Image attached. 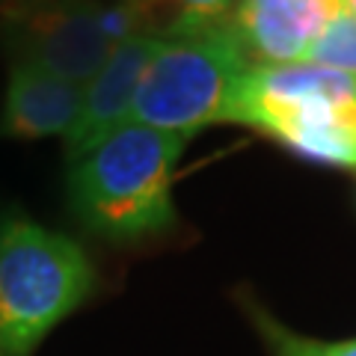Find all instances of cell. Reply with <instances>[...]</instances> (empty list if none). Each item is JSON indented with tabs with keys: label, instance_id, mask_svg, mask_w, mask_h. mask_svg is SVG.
I'll list each match as a JSON object with an SVG mask.
<instances>
[{
	"label": "cell",
	"instance_id": "7c38bea8",
	"mask_svg": "<svg viewBox=\"0 0 356 356\" xmlns=\"http://www.w3.org/2000/svg\"><path fill=\"white\" fill-rule=\"evenodd\" d=\"M341 9H344V13H350V15L356 18V0H341Z\"/></svg>",
	"mask_w": 356,
	"mask_h": 356
},
{
	"label": "cell",
	"instance_id": "ba28073f",
	"mask_svg": "<svg viewBox=\"0 0 356 356\" xmlns=\"http://www.w3.org/2000/svg\"><path fill=\"white\" fill-rule=\"evenodd\" d=\"M83 104V86L33 60L15 57L9 65L0 104V137L48 140L69 137Z\"/></svg>",
	"mask_w": 356,
	"mask_h": 356
},
{
	"label": "cell",
	"instance_id": "9c48e42d",
	"mask_svg": "<svg viewBox=\"0 0 356 356\" xmlns=\"http://www.w3.org/2000/svg\"><path fill=\"white\" fill-rule=\"evenodd\" d=\"M140 13L143 24L161 36L205 33L232 27L238 0H125Z\"/></svg>",
	"mask_w": 356,
	"mask_h": 356
},
{
	"label": "cell",
	"instance_id": "3957f363",
	"mask_svg": "<svg viewBox=\"0 0 356 356\" xmlns=\"http://www.w3.org/2000/svg\"><path fill=\"white\" fill-rule=\"evenodd\" d=\"M95 288L77 241L9 211L0 217V356H33Z\"/></svg>",
	"mask_w": 356,
	"mask_h": 356
},
{
	"label": "cell",
	"instance_id": "8fae6325",
	"mask_svg": "<svg viewBox=\"0 0 356 356\" xmlns=\"http://www.w3.org/2000/svg\"><path fill=\"white\" fill-rule=\"evenodd\" d=\"M303 63L327 65V69L356 72V18L350 13H341L324 27L318 42L312 44Z\"/></svg>",
	"mask_w": 356,
	"mask_h": 356
},
{
	"label": "cell",
	"instance_id": "30bf717a",
	"mask_svg": "<svg viewBox=\"0 0 356 356\" xmlns=\"http://www.w3.org/2000/svg\"><path fill=\"white\" fill-rule=\"evenodd\" d=\"M250 315H252L255 330L261 332V339L267 341V348H270L273 356H356V339L321 341V339L297 336L294 330L280 324L270 312H264L255 303H250Z\"/></svg>",
	"mask_w": 356,
	"mask_h": 356
},
{
	"label": "cell",
	"instance_id": "277c9868",
	"mask_svg": "<svg viewBox=\"0 0 356 356\" xmlns=\"http://www.w3.org/2000/svg\"><path fill=\"white\" fill-rule=\"evenodd\" d=\"M250 65L232 27L161 36L140 81L131 122L187 140L208 125L232 122Z\"/></svg>",
	"mask_w": 356,
	"mask_h": 356
},
{
	"label": "cell",
	"instance_id": "7a4b0ae2",
	"mask_svg": "<svg viewBox=\"0 0 356 356\" xmlns=\"http://www.w3.org/2000/svg\"><path fill=\"white\" fill-rule=\"evenodd\" d=\"M232 122L303 161L356 170V72L315 63L250 65Z\"/></svg>",
	"mask_w": 356,
	"mask_h": 356
},
{
	"label": "cell",
	"instance_id": "52a82bcc",
	"mask_svg": "<svg viewBox=\"0 0 356 356\" xmlns=\"http://www.w3.org/2000/svg\"><path fill=\"white\" fill-rule=\"evenodd\" d=\"M341 0H238L232 30L252 65L303 63Z\"/></svg>",
	"mask_w": 356,
	"mask_h": 356
},
{
	"label": "cell",
	"instance_id": "8992f818",
	"mask_svg": "<svg viewBox=\"0 0 356 356\" xmlns=\"http://www.w3.org/2000/svg\"><path fill=\"white\" fill-rule=\"evenodd\" d=\"M161 42V33L137 30L122 39L98 74L83 86V104L74 128L65 137V158L77 161L92 152L110 134L125 128L134 119V102L149 60Z\"/></svg>",
	"mask_w": 356,
	"mask_h": 356
},
{
	"label": "cell",
	"instance_id": "5b68a950",
	"mask_svg": "<svg viewBox=\"0 0 356 356\" xmlns=\"http://www.w3.org/2000/svg\"><path fill=\"white\" fill-rule=\"evenodd\" d=\"M3 30L15 57L86 86L122 39L149 27L125 0H13Z\"/></svg>",
	"mask_w": 356,
	"mask_h": 356
},
{
	"label": "cell",
	"instance_id": "6da1fadb",
	"mask_svg": "<svg viewBox=\"0 0 356 356\" xmlns=\"http://www.w3.org/2000/svg\"><path fill=\"white\" fill-rule=\"evenodd\" d=\"M187 137L128 122L92 152L72 161L69 211L86 232L134 243L175 226V166Z\"/></svg>",
	"mask_w": 356,
	"mask_h": 356
}]
</instances>
